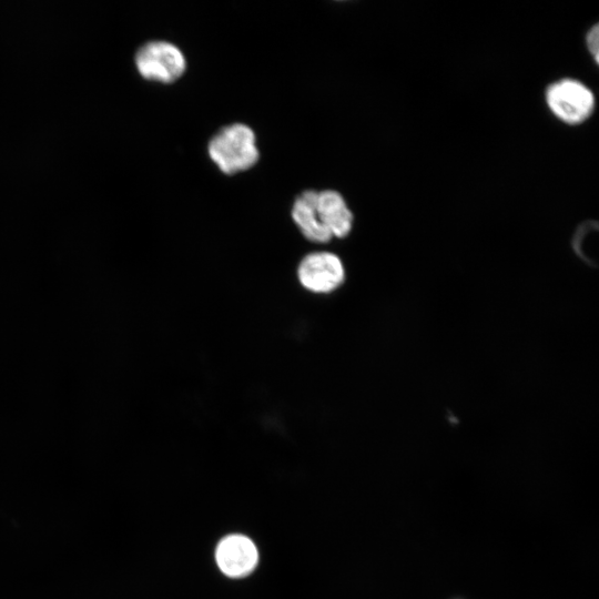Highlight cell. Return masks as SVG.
<instances>
[{
    "mask_svg": "<svg viewBox=\"0 0 599 599\" xmlns=\"http://www.w3.org/2000/svg\"><path fill=\"white\" fill-rule=\"evenodd\" d=\"M207 153L217 169L233 175L253 167L260 152L256 135L244 123H232L221 128L209 141Z\"/></svg>",
    "mask_w": 599,
    "mask_h": 599,
    "instance_id": "obj_1",
    "label": "cell"
},
{
    "mask_svg": "<svg viewBox=\"0 0 599 599\" xmlns=\"http://www.w3.org/2000/svg\"><path fill=\"white\" fill-rule=\"evenodd\" d=\"M134 65L139 74L149 81L173 83L186 69L182 50L165 40H152L142 44L134 54Z\"/></svg>",
    "mask_w": 599,
    "mask_h": 599,
    "instance_id": "obj_2",
    "label": "cell"
},
{
    "mask_svg": "<svg viewBox=\"0 0 599 599\" xmlns=\"http://www.w3.org/2000/svg\"><path fill=\"white\" fill-rule=\"evenodd\" d=\"M546 103L561 122L576 125L585 122L593 112V92L581 81L561 79L546 89Z\"/></svg>",
    "mask_w": 599,
    "mask_h": 599,
    "instance_id": "obj_3",
    "label": "cell"
},
{
    "mask_svg": "<svg viewBox=\"0 0 599 599\" xmlns=\"http://www.w3.org/2000/svg\"><path fill=\"white\" fill-rule=\"evenodd\" d=\"M297 280L308 292L328 294L345 281V268L338 255L317 251L305 255L297 266Z\"/></svg>",
    "mask_w": 599,
    "mask_h": 599,
    "instance_id": "obj_4",
    "label": "cell"
},
{
    "mask_svg": "<svg viewBox=\"0 0 599 599\" xmlns=\"http://www.w3.org/2000/svg\"><path fill=\"white\" fill-rule=\"evenodd\" d=\"M216 562L230 577H242L253 570L257 561L254 544L242 535L224 538L216 548Z\"/></svg>",
    "mask_w": 599,
    "mask_h": 599,
    "instance_id": "obj_5",
    "label": "cell"
},
{
    "mask_svg": "<svg viewBox=\"0 0 599 599\" xmlns=\"http://www.w3.org/2000/svg\"><path fill=\"white\" fill-rule=\"evenodd\" d=\"M316 212L321 224L332 237L344 238L351 233L354 216L339 192L317 191Z\"/></svg>",
    "mask_w": 599,
    "mask_h": 599,
    "instance_id": "obj_6",
    "label": "cell"
},
{
    "mask_svg": "<svg viewBox=\"0 0 599 599\" xmlns=\"http://www.w3.org/2000/svg\"><path fill=\"white\" fill-rule=\"evenodd\" d=\"M315 190H305L300 193L292 206V219L302 235L313 243L324 244L332 240L331 234L321 224L316 212Z\"/></svg>",
    "mask_w": 599,
    "mask_h": 599,
    "instance_id": "obj_7",
    "label": "cell"
},
{
    "mask_svg": "<svg viewBox=\"0 0 599 599\" xmlns=\"http://www.w3.org/2000/svg\"><path fill=\"white\" fill-rule=\"evenodd\" d=\"M586 45L595 61L598 62L599 55V27L592 26L586 34Z\"/></svg>",
    "mask_w": 599,
    "mask_h": 599,
    "instance_id": "obj_8",
    "label": "cell"
}]
</instances>
